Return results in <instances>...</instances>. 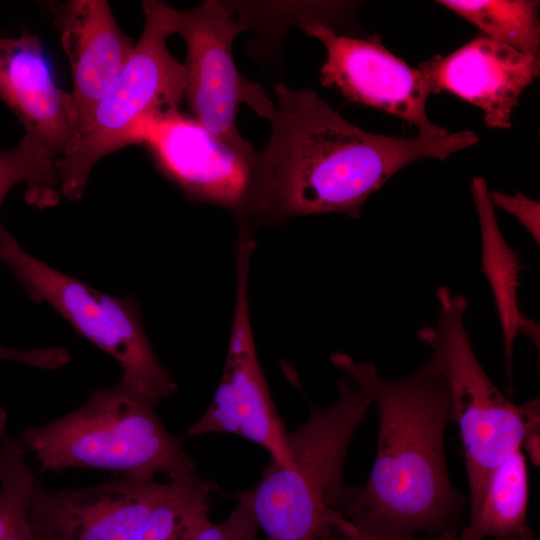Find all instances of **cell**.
<instances>
[{
	"mask_svg": "<svg viewBox=\"0 0 540 540\" xmlns=\"http://www.w3.org/2000/svg\"><path fill=\"white\" fill-rule=\"evenodd\" d=\"M418 68L429 79L433 93H452L482 109L487 127L508 129L521 93L539 76L540 60L479 36Z\"/></svg>",
	"mask_w": 540,
	"mask_h": 540,
	"instance_id": "4fadbf2b",
	"label": "cell"
},
{
	"mask_svg": "<svg viewBox=\"0 0 540 540\" xmlns=\"http://www.w3.org/2000/svg\"><path fill=\"white\" fill-rule=\"evenodd\" d=\"M167 483L123 476L90 487L49 490L36 481L31 521L50 540H130Z\"/></svg>",
	"mask_w": 540,
	"mask_h": 540,
	"instance_id": "7c38bea8",
	"label": "cell"
},
{
	"mask_svg": "<svg viewBox=\"0 0 540 540\" xmlns=\"http://www.w3.org/2000/svg\"><path fill=\"white\" fill-rule=\"evenodd\" d=\"M372 401L348 378L329 407H310L306 422L287 431L288 468L273 459L244 491L267 540L345 539L353 524L343 513L349 486L343 468L352 435Z\"/></svg>",
	"mask_w": 540,
	"mask_h": 540,
	"instance_id": "3957f363",
	"label": "cell"
},
{
	"mask_svg": "<svg viewBox=\"0 0 540 540\" xmlns=\"http://www.w3.org/2000/svg\"><path fill=\"white\" fill-rule=\"evenodd\" d=\"M435 327L418 330L432 350L424 365L447 383L454 422L459 426L469 486L470 515L478 508L491 472L522 445L535 447L539 400L521 405L508 400L484 371L465 328L467 300L446 286L437 289Z\"/></svg>",
	"mask_w": 540,
	"mask_h": 540,
	"instance_id": "5b68a950",
	"label": "cell"
},
{
	"mask_svg": "<svg viewBox=\"0 0 540 540\" xmlns=\"http://www.w3.org/2000/svg\"><path fill=\"white\" fill-rule=\"evenodd\" d=\"M528 500V469L520 448L491 472L459 540H533L527 522Z\"/></svg>",
	"mask_w": 540,
	"mask_h": 540,
	"instance_id": "e0dca14e",
	"label": "cell"
},
{
	"mask_svg": "<svg viewBox=\"0 0 540 540\" xmlns=\"http://www.w3.org/2000/svg\"><path fill=\"white\" fill-rule=\"evenodd\" d=\"M239 4L208 0L189 10L166 5L172 35L186 45L185 98L195 119L220 140L244 151H255L237 130L236 116L241 103L260 117L272 105L266 91L242 76L234 63L233 41L252 27L249 14Z\"/></svg>",
	"mask_w": 540,
	"mask_h": 540,
	"instance_id": "ba28073f",
	"label": "cell"
},
{
	"mask_svg": "<svg viewBox=\"0 0 540 540\" xmlns=\"http://www.w3.org/2000/svg\"><path fill=\"white\" fill-rule=\"evenodd\" d=\"M493 206L508 211L514 215L526 230L540 243V205L524 194L517 192L509 195L500 191H489Z\"/></svg>",
	"mask_w": 540,
	"mask_h": 540,
	"instance_id": "603a6c76",
	"label": "cell"
},
{
	"mask_svg": "<svg viewBox=\"0 0 540 540\" xmlns=\"http://www.w3.org/2000/svg\"><path fill=\"white\" fill-rule=\"evenodd\" d=\"M471 191L481 228V271L486 275L493 292L504 341L506 372L510 382L515 337L524 334L539 349V325L524 316L519 309L517 288L520 258L508 246L499 230L485 180L482 177H474Z\"/></svg>",
	"mask_w": 540,
	"mask_h": 540,
	"instance_id": "2e32d148",
	"label": "cell"
},
{
	"mask_svg": "<svg viewBox=\"0 0 540 540\" xmlns=\"http://www.w3.org/2000/svg\"><path fill=\"white\" fill-rule=\"evenodd\" d=\"M25 447L7 429L6 412L0 408V540L31 522V497L36 479L26 463Z\"/></svg>",
	"mask_w": 540,
	"mask_h": 540,
	"instance_id": "44dd1931",
	"label": "cell"
},
{
	"mask_svg": "<svg viewBox=\"0 0 540 540\" xmlns=\"http://www.w3.org/2000/svg\"><path fill=\"white\" fill-rule=\"evenodd\" d=\"M0 360H11L37 368L54 370L69 363L70 353L62 347L16 350L0 346Z\"/></svg>",
	"mask_w": 540,
	"mask_h": 540,
	"instance_id": "cb8c5ba5",
	"label": "cell"
},
{
	"mask_svg": "<svg viewBox=\"0 0 540 540\" xmlns=\"http://www.w3.org/2000/svg\"><path fill=\"white\" fill-rule=\"evenodd\" d=\"M213 482L194 473L170 480L167 488L130 540H194L212 522Z\"/></svg>",
	"mask_w": 540,
	"mask_h": 540,
	"instance_id": "ac0fdd59",
	"label": "cell"
},
{
	"mask_svg": "<svg viewBox=\"0 0 540 540\" xmlns=\"http://www.w3.org/2000/svg\"><path fill=\"white\" fill-rule=\"evenodd\" d=\"M35 530H36V533H38L37 535L39 536L40 540H50L48 537H46V535H44L43 533H41L37 529H35Z\"/></svg>",
	"mask_w": 540,
	"mask_h": 540,
	"instance_id": "484cf974",
	"label": "cell"
},
{
	"mask_svg": "<svg viewBox=\"0 0 540 540\" xmlns=\"http://www.w3.org/2000/svg\"><path fill=\"white\" fill-rule=\"evenodd\" d=\"M256 243L240 226L236 245V293L233 320L221 380L212 402L185 437L228 433L266 449L271 459L290 466L287 430L278 415L259 363L250 320L249 271Z\"/></svg>",
	"mask_w": 540,
	"mask_h": 540,
	"instance_id": "9c48e42d",
	"label": "cell"
},
{
	"mask_svg": "<svg viewBox=\"0 0 540 540\" xmlns=\"http://www.w3.org/2000/svg\"><path fill=\"white\" fill-rule=\"evenodd\" d=\"M437 3L477 26L487 37L506 44L523 54L539 57V1L441 0Z\"/></svg>",
	"mask_w": 540,
	"mask_h": 540,
	"instance_id": "d6986e66",
	"label": "cell"
},
{
	"mask_svg": "<svg viewBox=\"0 0 540 540\" xmlns=\"http://www.w3.org/2000/svg\"><path fill=\"white\" fill-rule=\"evenodd\" d=\"M58 26L72 74L70 92L78 129L117 79L135 43L117 24L104 0H72L63 5ZM78 132V131H77Z\"/></svg>",
	"mask_w": 540,
	"mask_h": 540,
	"instance_id": "9a60e30c",
	"label": "cell"
},
{
	"mask_svg": "<svg viewBox=\"0 0 540 540\" xmlns=\"http://www.w3.org/2000/svg\"><path fill=\"white\" fill-rule=\"evenodd\" d=\"M264 119L270 137L256 154L245 218L345 213L360 217L369 196L406 165L446 159L479 141L472 131L445 136L373 134L346 121L313 89L274 86Z\"/></svg>",
	"mask_w": 540,
	"mask_h": 540,
	"instance_id": "6da1fadb",
	"label": "cell"
},
{
	"mask_svg": "<svg viewBox=\"0 0 540 540\" xmlns=\"http://www.w3.org/2000/svg\"><path fill=\"white\" fill-rule=\"evenodd\" d=\"M0 98L56 159L70 147L79 125L76 108L57 85L37 35L0 37Z\"/></svg>",
	"mask_w": 540,
	"mask_h": 540,
	"instance_id": "5bb4252c",
	"label": "cell"
},
{
	"mask_svg": "<svg viewBox=\"0 0 540 540\" xmlns=\"http://www.w3.org/2000/svg\"><path fill=\"white\" fill-rule=\"evenodd\" d=\"M140 143L188 195L230 209L243 219L252 192L256 151L227 144L179 109L148 118L134 139V144Z\"/></svg>",
	"mask_w": 540,
	"mask_h": 540,
	"instance_id": "8fae6325",
	"label": "cell"
},
{
	"mask_svg": "<svg viewBox=\"0 0 540 540\" xmlns=\"http://www.w3.org/2000/svg\"><path fill=\"white\" fill-rule=\"evenodd\" d=\"M310 9L297 10L289 21L326 49L320 81L349 101L399 117L416 126L419 134L445 136L449 132L433 124L426 112L432 86L419 68L408 66L382 45L378 36L367 39L336 33Z\"/></svg>",
	"mask_w": 540,
	"mask_h": 540,
	"instance_id": "30bf717a",
	"label": "cell"
},
{
	"mask_svg": "<svg viewBox=\"0 0 540 540\" xmlns=\"http://www.w3.org/2000/svg\"><path fill=\"white\" fill-rule=\"evenodd\" d=\"M258 531L259 526L243 492L224 521L211 523L194 540H258Z\"/></svg>",
	"mask_w": 540,
	"mask_h": 540,
	"instance_id": "7402d4cb",
	"label": "cell"
},
{
	"mask_svg": "<svg viewBox=\"0 0 540 540\" xmlns=\"http://www.w3.org/2000/svg\"><path fill=\"white\" fill-rule=\"evenodd\" d=\"M0 259L35 302H45L75 331L111 355L122 368L120 382L154 405L177 384L158 361L144 331L140 307L130 295L96 290L27 253L7 233Z\"/></svg>",
	"mask_w": 540,
	"mask_h": 540,
	"instance_id": "52a82bcc",
	"label": "cell"
},
{
	"mask_svg": "<svg viewBox=\"0 0 540 540\" xmlns=\"http://www.w3.org/2000/svg\"><path fill=\"white\" fill-rule=\"evenodd\" d=\"M56 158L28 134L18 145L0 151V208L7 193L16 185H25L27 203L44 209L56 205L61 196ZM8 232L0 224V247Z\"/></svg>",
	"mask_w": 540,
	"mask_h": 540,
	"instance_id": "ffe728a7",
	"label": "cell"
},
{
	"mask_svg": "<svg viewBox=\"0 0 540 540\" xmlns=\"http://www.w3.org/2000/svg\"><path fill=\"white\" fill-rule=\"evenodd\" d=\"M156 405L121 382L99 388L79 408L24 429L19 436L40 471L94 468L123 476L176 480L195 473V462L163 426Z\"/></svg>",
	"mask_w": 540,
	"mask_h": 540,
	"instance_id": "277c9868",
	"label": "cell"
},
{
	"mask_svg": "<svg viewBox=\"0 0 540 540\" xmlns=\"http://www.w3.org/2000/svg\"><path fill=\"white\" fill-rule=\"evenodd\" d=\"M331 362L370 397L379 417L369 479L363 487L349 486L345 517L406 538L455 528L464 498L450 481L445 459L444 435L454 422L446 381L424 364L388 380L373 364L344 353H333Z\"/></svg>",
	"mask_w": 540,
	"mask_h": 540,
	"instance_id": "7a4b0ae2",
	"label": "cell"
},
{
	"mask_svg": "<svg viewBox=\"0 0 540 540\" xmlns=\"http://www.w3.org/2000/svg\"><path fill=\"white\" fill-rule=\"evenodd\" d=\"M166 5L159 0L142 2L144 27L127 63L56 161L61 196L79 199L100 159L134 144L137 131L148 118L178 109L185 98L184 64L167 47L172 33Z\"/></svg>",
	"mask_w": 540,
	"mask_h": 540,
	"instance_id": "8992f818",
	"label": "cell"
},
{
	"mask_svg": "<svg viewBox=\"0 0 540 540\" xmlns=\"http://www.w3.org/2000/svg\"><path fill=\"white\" fill-rule=\"evenodd\" d=\"M352 530L344 540H416L391 534L372 525L351 521ZM429 540H457L456 528L449 529Z\"/></svg>",
	"mask_w": 540,
	"mask_h": 540,
	"instance_id": "d4e9b609",
	"label": "cell"
}]
</instances>
